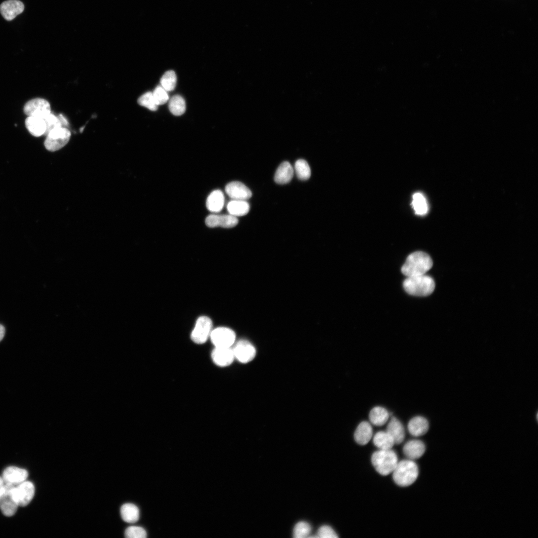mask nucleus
Wrapping results in <instances>:
<instances>
[{
    "instance_id": "nucleus-2",
    "label": "nucleus",
    "mask_w": 538,
    "mask_h": 538,
    "mask_svg": "<svg viewBox=\"0 0 538 538\" xmlns=\"http://www.w3.org/2000/svg\"><path fill=\"white\" fill-rule=\"evenodd\" d=\"M403 286L409 294L426 296L431 294L435 288L433 279L427 275L407 277L404 281Z\"/></svg>"
},
{
    "instance_id": "nucleus-16",
    "label": "nucleus",
    "mask_w": 538,
    "mask_h": 538,
    "mask_svg": "<svg viewBox=\"0 0 538 538\" xmlns=\"http://www.w3.org/2000/svg\"><path fill=\"white\" fill-rule=\"evenodd\" d=\"M211 358L216 365L224 367L230 365L235 357L232 348L215 347L211 353Z\"/></svg>"
},
{
    "instance_id": "nucleus-32",
    "label": "nucleus",
    "mask_w": 538,
    "mask_h": 538,
    "mask_svg": "<svg viewBox=\"0 0 538 538\" xmlns=\"http://www.w3.org/2000/svg\"><path fill=\"white\" fill-rule=\"evenodd\" d=\"M137 103L139 105L145 107L150 111H155L158 108L151 92H147L142 95L138 99Z\"/></svg>"
},
{
    "instance_id": "nucleus-15",
    "label": "nucleus",
    "mask_w": 538,
    "mask_h": 538,
    "mask_svg": "<svg viewBox=\"0 0 538 538\" xmlns=\"http://www.w3.org/2000/svg\"><path fill=\"white\" fill-rule=\"evenodd\" d=\"M24 9L23 3L19 0H7L0 5V12L6 20L14 19Z\"/></svg>"
},
{
    "instance_id": "nucleus-17",
    "label": "nucleus",
    "mask_w": 538,
    "mask_h": 538,
    "mask_svg": "<svg viewBox=\"0 0 538 538\" xmlns=\"http://www.w3.org/2000/svg\"><path fill=\"white\" fill-rule=\"evenodd\" d=\"M403 453L408 459L414 460L421 457L425 451L424 443L420 440L408 441L403 447Z\"/></svg>"
},
{
    "instance_id": "nucleus-21",
    "label": "nucleus",
    "mask_w": 538,
    "mask_h": 538,
    "mask_svg": "<svg viewBox=\"0 0 538 538\" xmlns=\"http://www.w3.org/2000/svg\"><path fill=\"white\" fill-rule=\"evenodd\" d=\"M387 431L391 435L395 444L402 443L405 437L404 428L401 422L395 417H392L388 424Z\"/></svg>"
},
{
    "instance_id": "nucleus-6",
    "label": "nucleus",
    "mask_w": 538,
    "mask_h": 538,
    "mask_svg": "<svg viewBox=\"0 0 538 538\" xmlns=\"http://www.w3.org/2000/svg\"><path fill=\"white\" fill-rule=\"evenodd\" d=\"M213 323L211 319L206 316L199 317L191 334V340L196 344L205 343L210 337L212 331Z\"/></svg>"
},
{
    "instance_id": "nucleus-24",
    "label": "nucleus",
    "mask_w": 538,
    "mask_h": 538,
    "mask_svg": "<svg viewBox=\"0 0 538 538\" xmlns=\"http://www.w3.org/2000/svg\"><path fill=\"white\" fill-rule=\"evenodd\" d=\"M229 214L235 217L246 215L249 211L250 205L246 200H232L227 205Z\"/></svg>"
},
{
    "instance_id": "nucleus-13",
    "label": "nucleus",
    "mask_w": 538,
    "mask_h": 538,
    "mask_svg": "<svg viewBox=\"0 0 538 538\" xmlns=\"http://www.w3.org/2000/svg\"><path fill=\"white\" fill-rule=\"evenodd\" d=\"M27 471L15 466H9L3 471L2 478L5 484L16 486L26 480Z\"/></svg>"
},
{
    "instance_id": "nucleus-39",
    "label": "nucleus",
    "mask_w": 538,
    "mask_h": 538,
    "mask_svg": "<svg viewBox=\"0 0 538 538\" xmlns=\"http://www.w3.org/2000/svg\"><path fill=\"white\" fill-rule=\"evenodd\" d=\"M5 486V483L1 477L0 476V496L2 493Z\"/></svg>"
},
{
    "instance_id": "nucleus-22",
    "label": "nucleus",
    "mask_w": 538,
    "mask_h": 538,
    "mask_svg": "<svg viewBox=\"0 0 538 538\" xmlns=\"http://www.w3.org/2000/svg\"><path fill=\"white\" fill-rule=\"evenodd\" d=\"M225 202L223 193L220 190L212 191L208 196L206 205L207 209L213 213H218L223 209Z\"/></svg>"
},
{
    "instance_id": "nucleus-38",
    "label": "nucleus",
    "mask_w": 538,
    "mask_h": 538,
    "mask_svg": "<svg viewBox=\"0 0 538 538\" xmlns=\"http://www.w3.org/2000/svg\"><path fill=\"white\" fill-rule=\"evenodd\" d=\"M58 117L60 119L62 127H64L65 126H67L68 125L67 120L66 119H65L64 116L60 114L58 116Z\"/></svg>"
},
{
    "instance_id": "nucleus-36",
    "label": "nucleus",
    "mask_w": 538,
    "mask_h": 538,
    "mask_svg": "<svg viewBox=\"0 0 538 538\" xmlns=\"http://www.w3.org/2000/svg\"><path fill=\"white\" fill-rule=\"evenodd\" d=\"M44 120L46 126L45 135L51 130L62 127L58 116H55L52 113L49 114Z\"/></svg>"
},
{
    "instance_id": "nucleus-35",
    "label": "nucleus",
    "mask_w": 538,
    "mask_h": 538,
    "mask_svg": "<svg viewBox=\"0 0 538 538\" xmlns=\"http://www.w3.org/2000/svg\"><path fill=\"white\" fill-rule=\"evenodd\" d=\"M125 535L127 538H145L147 537V533L142 527L131 526L126 529Z\"/></svg>"
},
{
    "instance_id": "nucleus-25",
    "label": "nucleus",
    "mask_w": 538,
    "mask_h": 538,
    "mask_svg": "<svg viewBox=\"0 0 538 538\" xmlns=\"http://www.w3.org/2000/svg\"><path fill=\"white\" fill-rule=\"evenodd\" d=\"M373 442L377 447L381 450L390 449L395 444L394 439L387 431L377 432L374 436Z\"/></svg>"
},
{
    "instance_id": "nucleus-7",
    "label": "nucleus",
    "mask_w": 538,
    "mask_h": 538,
    "mask_svg": "<svg viewBox=\"0 0 538 538\" xmlns=\"http://www.w3.org/2000/svg\"><path fill=\"white\" fill-rule=\"evenodd\" d=\"M210 338L215 347L230 348L235 343L236 334L229 328L219 327L212 330Z\"/></svg>"
},
{
    "instance_id": "nucleus-5",
    "label": "nucleus",
    "mask_w": 538,
    "mask_h": 538,
    "mask_svg": "<svg viewBox=\"0 0 538 538\" xmlns=\"http://www.w3.org/2000/svg\"><path fill=\"white\" fill-rule=\"evenodd\" d=\"M44 146L49 151H55L64 147L69 141L71 132L64 127L55 128L46 135Z\"/></svg>"
},
{
    "instance_id": "nucleus-26",
    "label": "nucleus",
    "mask_w": 538,
    "mask_h": 538,
    "mask_svg": "<svg viewBox=\"0 0 538 538\" xmlns=\"http://www.w3.org/2000/svg\"><path fill=\"white\" fill-rule=\"evenodd\" d=\"M390 416L388 411L384 407L376 406L370 411L369 417L371 422L377 426L384 425Z\"/></svg>"
},
{
    "instance_id": "nucleus-31",
    "label": "nucleus",
    "mask_w": 538,
    "mask_h": 538,
    "mask_svg": "<svg viewBox=\"0 0 538 538\" xmlns=\"http://www.w3.org/2000/svg\"><path fill=\"white\" fill-rule=\"evenodd\" d=\"M176 75L172 70L166 71L160 79L161 86L166 91H173L176 86Z\"/></svg>"
},
{
    "instance_id": "nucleus-9",
    "label": "nucleus",
    "mask_w": 538,
    "mask_h": 538,
    "mask_svg": "<svg viewBox=\"0 0 538 538\" xmlns=\"http://www.w3.org/2000/svg\"><path fill=\"white\" fill-rule=\"evenodd\" d=\"M24 112L28 117L45 119L51 112L49 103L45 99L36 98L28 101L24 106Z\"/></svg>"
},
{
    "instance_id": "nucleus-10",
    "label": "nucleus",
    "mask_w": 538,
    "mask_h": 538,
    "mask_svg": "<svg viewBox=\"0 0 538 538\" xmlns=\"http://www.w3.org/2000/svg\"><path fill=\"white\" fill-rule=\"evenodd\" d=\"M232 350L235 359L243 363L251 361L256 356V351L254 346L246 340L237 342Z\"/></svg>"
},
{
    "instance_id": "nucleus-33",
    "label": "nucleus",
    "mask_w": 538,
    "mask_h": 538,
    "mask_svg": "<svg viewBox=\"0 0 538 538\" xmlns=\"http://www.w3.org/2000/svg\"><path fill=\"white\" fill-rule=\"evenodd\" d=\"M310 525L305 522H299L297 523L293 531V536L295 538H307L311 532Z\"/></svg>"
},
{
    "instance_id": "nucleus-30",
    "label": "nucleus",
    "mask_w": 538,
    "mask_h": 538,
    "mask_svg": "<svg viewBox=\"0 0 538 538\" xmlns=\"http://www.w3.org/2000/svg\"><path fill=\"white\" fill-rule=\"evenodd\" d=\"M294 169L297 177L302 180H307L311 175V170L307 162L304 159L296 160L294 165Z\"/></svg>"
},
{
    "instance_id": "nucleus-19",
    "label": "nucleus",
    "mask_w": 538,
    "mask_h": 538,
    "mask_svg": "<svg viewBox=\"0 0 538 538\" xmlns=\"http://www.w3.org/2000/svg\"><path fill=\"white\" fill-rule=\"evenodd\" d=\"M372 435L373 428L371 424L364 421L361 422L356 428L354 437L357 443L364 445L369 442Z\"/></svg>"
},
{
    "instance_id": "nucleus-3",
    "label": "nucleus",
    "mask_w": 538,
    "mask_h": 538,
    "mask_svg": "<svg viewBox=\"0 0 538 538\" xmlns=\"http://www.w3.org/2000/svg\"><path fill=\"white\" fill-rule=\"evenodd\" d=\"M393 478L398 485L406 487L411 485L418 475L417 464L412 460L404 459L398 462L393 471Z\"/></svg>"
},
{
    "instance_id": "nucleus-23",
    "label": "nucleus",
    "mask_w": 538,
    "mask_h": 538,
    "mask_svg": "<svg viewBox=\"0 0 538 538\" xmlns=\"http://www.w3.org/2000/svg\"><path fill=\"white\" fill-rule=\"evenodd\" d=\"M294 170L287 161L282 162L277 168L274 176V181L280 184L288 183L293 176Z\"/></svg>"
},
{
    "instance_id": "nucleus-1",
    "label": "nucleus",
    "mask_w": 538,
    "mask_h": 538,
    "mask_svg": "<svg viewBox=\"0 0 538 538\" xmlns=\"http://www.w3.org/2000/svg\"><path fill=\"white\" fill-rule=\"evenodd\" d=\"M433 262L426 253L417 251L410 254L401 269L407 277L425 274L432 268Z\"/></svg>"
},
{
    "instance_id": "nucleus-37",
    "label": "nucleus",
    "mask_w": 538,
    "mask_h": 538,
    "mask_svg": "<svg viewBox=\"0 0 538 538\" xmlns=\"http://www.w3.org/2000/svg\"><path fill=\"white\" fill-rule=\"evenodd\" d=\"M318 538H337L338 537L334 530L329 526H322L319 528L317 532Z\"/></svg>"
},
{
    "instance_id": "nucleus-8",
    "label": "nucleus",
    "mask_w": 538,
    "mask_h": 538,
    "mask_svg": "<svg viewBox=\"0 0 538 538\" xmlns=\"http://www.w3.org/2000/svg\"><path fill=\"white\" fill-rule=\"evenodd\" d=\"M35 493L33 484L28 481L14 486L12 489V496L18 506H26L32 500Z\"/></svg>"
},
{
    "instance_id": "nucleus-29",
    "label": "nucleus",
    "mask_w": 538,
    "mask_h": 538,
    "mask_svg": "<svg viewBox=\"0 0 538 538\" xmlns=\"http://www.w3.org/2000/svg\"><path fill=\"white\" fill-rule=\"evenodd\" d=\"M168 108L173 115L180 116L184 113L186 110L185 100L180 95H174L169 100Z\"/></svg>"
},
{
    "instance_id": "nucleus-4",
    "label": "nucleus",
    "mask_w": 538,
    "mask_h": 538,
    "mask_svg": "<svg viewBox=\"0 0 538 538\" xmlns=\"http://www.w3.org/2000/svg\"><path fill=\"white\" fill-rule=\"evenodd\" d=\"M371 462L379 474L386 476L393 472L398 462V458L397 453L391 449H379L373 453Z\"/></svg>"
},
{
    "instance_id": "nucleus-28",
    "label": "nucleus",
    "mask_w": 538,
    "mask_h": 538,
    "mask_svg": "<svg viewBox=\"0 0 538 538\" xmlns=\"http://www.w3.org/2000/svg\"><path fill=\"white\" fill-rule=\"evenodd\" d=\"M411 205L417 215H425L428 211L427 200L423 194L420 192H416L413 195Z\"/></svg>"
},
{
    "instance_id": "nucleus-11",
    "label": "nucleus",
    "mask_w": 538,
    "mask_h": 538,
    "mask_svg": "<svg viewBox=\"0 0 538 538\" xmlns=\"http://www.w3.org/2000/svg\"><path fill=\"white\" fill-rule=\"evenodd\" d=\"M13 486L12 485L5 484L4 490L0 496V509L2 514L6 517L13 516L18 507L12 495Z\"/></svg>"
},
{
    "instance_id": "nucleus-12",
    "label": "nucleus",
    "mask_w": 538,
    "mask_h": 538,
    "mask_svg": "<svg viewBox=\"0 0 538 538\" xmlns=\"http://www.w3.org/2000/svg\"><path fill=\"white\" fill-rule=\"evenodd\" d=\"M207 226L210 228L221 227L223 228H232L238 223L237 217L230 214L218 215L211 214L207 216L205 221Z\"/></svg>"
},
{
    "instance_id": "nucleus-14",
    "label": "nucleus",
    "mask_w": 538,
    "mask_h": 538,
    "mask_svg": "<svg viewBox=\"0 0 538 538\" xmlns=\"http://www.w3.org/2000/svg\"><path fill=\"white\" fill-rule=\"evenodd\" d=\"M227 194L232 200H246L252 196L251 191L243 183L239 181H233L227 184L225 187Z\"/></svg>"
},
{
    "instance_id": "nucleus-40",
    "label": "nucleus",
    "mask_w": 538,
    "mask_h": 538,
    "mask_svg": "<svg viewBox=\"0 0 538 538\" xmlns=\"http://www.w3.org/2000/svg\"><path fill=\"white\" fill-rule=\"evenodd\" d=\"M5 333V328L4 326L0 324V341L3 339Z\"/></svg>"
},
{
    "instance_id": "nucleus-34",
    "label": "nucleus",
    "mask_w": 538,
    "mask_h": 538,
    "mask_svg": "<svg viewBox=\"0 0 538 538\" xmlns=\"http://www.w3.org/2000/svg\"><path fill=\"white\" fill-rule=\"evenodd\" d=\"M152 93L157 106L165 104L169 100L167 91L161 85L157 86Z\"/></svg>"
},
{
    "instance_id": "nucleus-20",
    "label": "nucleus",
    "mask_w": 538,
    "mask_h": 538,
    "mask_svg": "<svg viewBox=\"0 0 538 538\" xmlns=\"http://www.w3.org/2000/svg\"><path fill=\"white\" fill-rule=\"evenodd\" d=\"M25 125L32 135L38 137L45 135L46 126L43 119L28 116L25 120Z\"/></svg>"
},
{
    "instance_id": "nucleus-27",
    "label": "nucleus",
    "mask_w": 538,
    "mask_h": 538,
    "mask_svg": "<svg viewBox=\"0 0 538 538\" xmlns=\"http://www.w3.org/2000/svg\"><path fill=\"white\" fill-rule=\"evenodd\" d=\"M120 512L122 519L127 523H135L139 518V509L133 504L126 503L123 505Z\"/></svg>"
},
{
    "instance_id": "nucleus-18",
    "label": "nucleus",
    "mask_w": 538,
    "mask_h": 538,
    "mask_svg": "<svg viewBox=\"0 0 538 538\" xmlns=\"http://www.w3.org/2000/svg\"><path fill=\"white\" fill-rule=\"evenodd\" d=\"M407 428L411 435L415 437L420 436L427 432L429 423L427 420L424 417L416 416L409 421Z\"/></svg>"
}]
</instances>
